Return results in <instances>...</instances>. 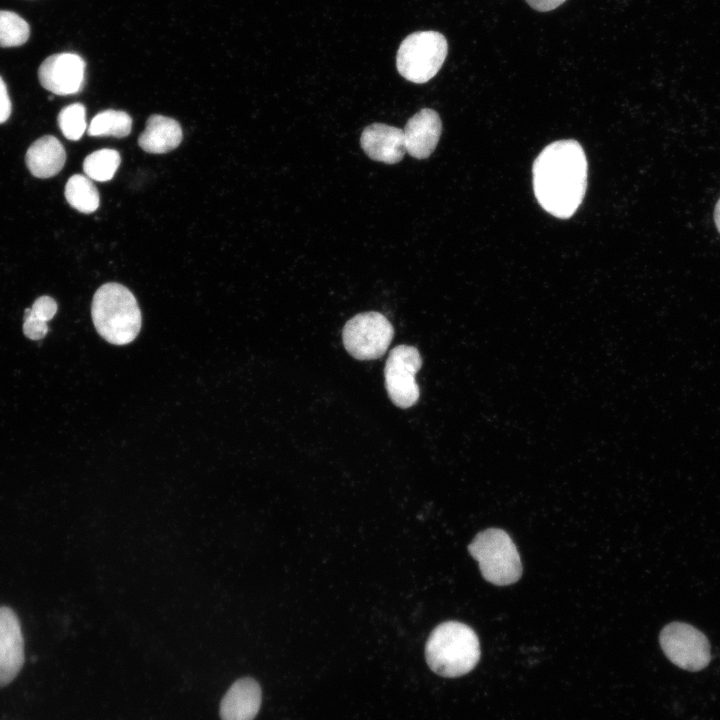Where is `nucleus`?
Wrapping results in <instances>:
<instances>
[{
	"instance_id": "nucleus-19",
	"label": "nucleus",
	"mask_w": 720,
	"mask_h": 720,
	"mask_svg": "<svg viewBox=\"0 0 720 720\" xmlns=\"http://www.w3.org/2000/svg\"><path fill=\"white\" fill-rule=\"evenodd\" d=\"M30 36L28 23L12 11L0 10V47H17Z\"/></svg>"
},
{
	"instance_id": "nucleus-12",
	"label": "nucleus",
	"mask_w": 720,
	"mask_h": 720,
	"mask_svg": "<svg viewBox=\"0 0 720 720\" xmlns=\"http://www.w3.org/2000/svg\"><path fill=\"white\" fill-rule=\"evenodd\" d=\"M360 144L369 158L386 164L400 162L406 153L403 130L383 123L365 127Z\"/></svg>"
},
{
	"instance_id": "nucleus-24",
	"label": "nucleus",
	"mask_w": 720,
	"mask_h": 720,
	"mask_svg": "<svg viewBox=\"0 0 720 720\" xmlns=\"http://www.w3.org/2000/svg\"><path fill=\"white\" fill-rule=\"evenodd\" d=\"M566 0H526L528 5L536 11L547 12L556 9Z\"/></svg>"
},
{
	"instance_id": "nucleus-20",
	"label": "nucleus",
	"mask_w": 720,
	"mask_h": 720,
	"mask_svg": "<svg viewBox=\"0 0 720 720\" xmlns=\"http://www.w3.org/2000/svg\"><path fill=\"white\" fill-rule=\"evenodd\" d=\"M58 125L67 139L79 140L87 128L85 107L80 103L64 107L58 115Z\"/></svg>"
},
{
	"instance_id": "nucleus-14",
	"label": "nucleus",
	"mask_w": 720,
	"mask_h": 720,
	"mask_svg": "<svg viewBox=\"0 0 720 720\" xmlns=\"http://www.w3.org/2000/svg\"><path fill=\"white\" fill-rule=\"evenodd\" d=\"M66 153L61 142L51 135H45L31 144L25 156L29 171L37 178H49L63 168Z\"/></svg>"
},
{
	"instance_id": "nucleus-25",
	"label": "nucleus",
	"mask_w": 720,
	"mask_h": 720,
	"mask_svg": "<svg viewBox=\"0 0 720 720\" xmlns=\"http://www.w3.org/2000/svg\"><path fill=\"white\" fill-rule=\"evenodd\" d=\"M714 222L718 232L720 233V198L718 199L714 209Z\"/></svg>"
},
{
	"instance_id": "nucleus-6",
	"label": "nucleus",
	"mask_w": 720,
	"mask_h": 720,
	"mask_svg": "<svg viewBox=\"0 0 720 720\" xmlns=\"http://www.w3.org/2000/svg\"><path fill=\"white\" fill-rule=\"evenodd\" d=\"M394 335L393 326L379 312L370 311L355 315L344 325L342 340L347 352L358 360L381 357Z\"/></svg>"
},
{
	"instance_id": "nucleus-1",
	"label": "nucleus",
	"mask_w": 720,
	"mask_h": 720,
	"mask_svg": "<svg viewBox=\"0 0 720 720\" xmlns=\"http://www.w3.org/2000/svg\"><path fill=\"white\" fill-rule=\"evenodd\" d=\"M532 171L540 206L557 218H570L586 191L587 160L581 145L572 139L547 145L535 159Z\"/></svg>"
},
{
	"instance_id": "nucleus-9",
	"label": "nucleus",
	"mask_w": 720,
	"mask_h": 720,
	"mask_svg": "<svg viewBox=\"0 0 720 720\" xmlns=\"http://www.w3.org/2000/svg\"><path fill=\"white\" fill-rule=\"evenodd\" d=\"M85 61L75 53H57L47 57L38 69L41 85L56 95H71L82 90Z\"/></svg>"
},
{
	"instance_id": "nucleus-18",
	"label": "nucleus",
	"mask_w": 720,
	"mask_h": 720,
	"mask_svg": "<svg viewBox=\"0 0 720 720\" xmlns=\"http://www.w3.org/2000/svg\"><path fill=\"white\" fill-rule=\"evenodd\" d=\"M121 162L113 149H100L89 154L83 162L85 175L91 180L105 182L113 178Z\"/></svg>"
},
{
	"instance_id": "nucleus-17",
	"label": "nucleus",
	"mask_w": 720,
	"mask_h": 720,
	"mask_svg": "<svg viewBox=\"0 0 720 720\" xmlns=\"http://www.w3.org/2000/svg\"><path fill=\"white\" fill-rule=\"evenodd\" d=\"M132 119L124 111L104 110L93 117L89 126L90 136H114L122 138L130 134Z\"/></svg>"
},
{
	"instance_id": "nucleus-22",
	"label": "nucleus",
	"mask_w": 720,
	"mask_h": 720,
	"mask_svg": "<svg viewBox=\"0 0 720 720\" xmlns=\"http://www.w3.org/2000/svg\"><path fill=\"white\" fill-rule=\"evenodd\" d=\"M24 334L32 340H40L48 332L47 322L35 317L28 310L25 312L23 323Z\"/></svg>"
},
{
	"instance_id": "nucleus-5",
	"label": "nucleus",
	"mask_w": 720,
	"mask_h": 720,
	"mask_svg": "<svg viewBox=\"0 0 720 720\" xmlns=\"http://www.w3.org/2000/svg\"><path fill=\"white\" fill-rule=\"evenodd\" d=\"M448 52L446 38L436 31H419L407 36L396 57L401 76L414 83L432 79L442 67Z\"/></svg>"
},
{
	"instance_id": "nucleus-16",
	"label": "nucleus",
	"mask_w": 720,
	"mask_h": 720,
	"mask_svg": "<svg viewBox=\"0 0 720 720\" xmlns=\"http://www.w3.org/2000/svg\"><path fill=\"white\" fill-rule=\"evenodd\" d=\"M67 202L76 210L88 214L99 206V193L91 179L81 174L71 176L65 186Z\"/></svg>"
},
{
	"instance_id": "nucleus-3",
	"label": "nucleus",
	"mask_w": 720,
	"mask_h": 720,
	"mask_svg": "<svg viewBox=\"0 0 720 720\" xmlns=\"http://www.w3.org/2000/svg\"><path fill=\"white\" fill-rule=\"evenodd\" d=\"M91 315L101 337L114 345L132 342L141 329V311L132 292L122 284L109 282L95 292Z\"/></svg>"
},
{
	"instance_id": "nucleus-15",
	"label": "nucleus",
	"mask_w": 720,
	"mask_h": 720,
	"mask_svg": "<svg viewBox=\"0 0 720 720\" xmlns=\"http://www.w3.org/2000/svg\"><path fill=\"white\" fill-rule=\"evenodd\" d=\"M182 135L181 126L175 119L155 114L148 118L138 144L148 153L162 154L178 147Z\"/></svg>"
},
{
	"instance_id": "nucleus-23",
	"label": "nucleus",
	"mask_w": 720,
	"mask_h": 720,
	"mask_svg": "<svg viewBox=\"0 0 720 720\" xmlns=\"http://www.w3.org/2000/svg\"><path fill=\"white\" fill-rule=\"evenodd\" d=\"M11 114V102L7 92V87L0 76V124L8 120Z\"/></svg>"
},
{
	"instance_id": "nucleus-8",
	"label": "nucleus",
	"mask_w": 720,
	"mask_h": 720,
	"mask_svg": "<svg viewBox=\"0 0 720 720\" xmlns=\"http://www.w3.org/2000/svg\"><path fill=\"white\" fill-rule=\"evenodd\" d=\"M422 366L419 351L408 345L396 346L384 368L385 386L391 401L400 408L413 406L419 398L415 375Z\"/></svg>"
},
{
	"instance_id": "nucleus-10",
	"label": "nucleus",
	"mask_w": 720,
	"mask_h": 720,
	"mask_svg": "<svg viewBox=\"0 0 720 720\" xmlns=\"http://www.w3.org/2000/svg\"><path fill=\"white\" fill-rule=\"evenodd\" d=\"M24 663V639L15 612L0 607V687L11 683Z\"/></svg>"
},
{
	"instance_id": "nucleus-13",
	"label": "nucleus",
	"mask_w": 720,
	"mask_h": 720,
	"mask_svg": "<svg viewBox=\"0 0 720 720\" xmlns=\"http://www.w3.org/2000/svg\"><path fill=\"white\" fill-rule=\"evenodd\" d=\"M262 692L252 678L237 680L227 691L220 705L222 720H253L261 706Z\"/></svg>"
},
{
	"instance_id": "nucleus-4",
	"label": "nucleus",
	"mask_w": 720,
	"mask_h": 720,
	"mask_svg": "<svg viewBox=\"0 0 720 720\" xmlns=\"http://www.w3.org/2000/svg\"><path fill=\"white\" fill-rule=\"evenodd\" d=\"M468 550L477 560L481 574L488 582L505 586L515 583L521 577L519 553L504 530L489 528L481 531L469 544Z\"/></svg>"
},
{
	"instance_id": "nucleus-21",
	"label": "nucleus",
	"mask_w": 720,
	"mask_h": 720,
	"mask_svg": "<svg viewBox=\"0 0 720 720\" xmlns=\"http://www.w3.org/2000/svg\"><path fill=\"white\" fill-rule=\"evenodd\" d=\"M57 303L50 296H41L37 298L32 307L27 309L35 317L48 322L57 312Z\"/></svg>"
},
{
	"instance_id": "nucleus-7",
	"label": "nucleus",
	"mask_w": 720,
	"mask_h": 720,
	"mask_svg": "<svg viewBox=\"0 0 720 720\" xmlns=\"http://www.w3.org/2000/svg\"><path fill=\"white\" fill-rule=\"evenodd\" d=\"M659 640L668 659L682 669L698 671L710 662V645L706 636L689 624L673 622L666 625Z\"/></svg>"
},
{
	"instance_id": "nucleus-2",
	"label": "nucleus",
	"mask_w": 720,
	"mask_h": 720,
	"mask_svg": "<svg viewBox=\"0 0 720 720\" xmlns=\"http://www.w3.org/2000/svg\"><path fill=\"white\" fill-rule=\"evenodd\" d=\"M425 657L430 669L442 677L467 674L480 659L479 639L468 625L448 621L438 625L428 637Z\"/></svg>"
},
{
	"instance_id": "nucleus-11",
	"label": "nucleus",
	"mask_w": 720,
	"mask_h": 720,
	"mask_svg": "<svg viewBox=\"0 0 720 720\" xmlns=\"http://www.w3.org/2000/svg\"><path fill=\"white\" fill-rule=\"evenodd\" d=\"M403 134L406 152L414 158H428L435 150L442 132L438 113L424 108L406 123Z\"/></svg>"
}]
</instances>
